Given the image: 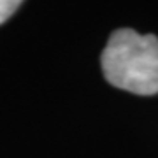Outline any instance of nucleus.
I'll return each instance as SVG.
<instances>
[{
	"mask_svg": "<svg viewBox=\"0 0 158 158\" xmlns=\"http://www.w3.org/2000/svg\"><path fill=\"white\" fill-rule=\"evenodd\" d=\"M102 70L116 88L137 95L158 93V39L130 28L116 30L102 53Z\"/></svg>",
	"mask_w": 158,
	"mask_h": 158,
	"instance_id": "1",
	"label": "nucleus"
},
{
	"mask_svg": "<svg viewBox=\"0 0 158 158\" xmlns=\"http://www.w3.org/2000/svg\"><path fill=\"white\" fill-rule=\"evenodd\" d=\"M19 6H21V2H18V0H0V25L7 21Z\"/></svg>",
	"mask_w": 158,
	"mask_h": 158,
	"instance_id": "2",
	"label": "nucleus"
}]
</instances>
